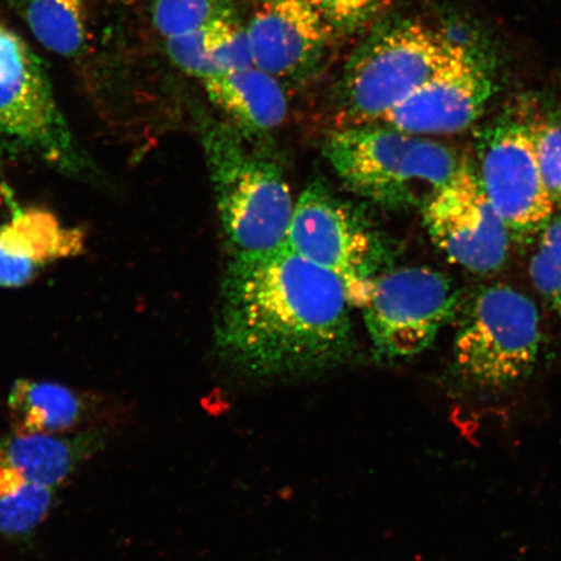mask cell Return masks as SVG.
<instances>
[{
	"label": "cell",
	"instance_id": "1",
	"mask_svg": "<svg viewBox=\"0 0 561 561\" xmlns=\"http://www.w3.org/2000/svg\"><path fill=\"white\" fill-rule=\"evenodd\" d=\"M351 306L339 277L287 244L231 257L216 345L224 359L257 377L321 374L356 354Z\"/></svg>",
	"mask_w": 561,
	"mask_h": 561
},
{
	"label": "cell",
	"instance_id": "2",
	"mask_svg": "<svg viewBox=\"0 0 561 561\" xmlns=\"http://www.w3.org/2000/svg\"><path fill=\"white\" fill-rule=\"evenodd\" d=\"M201 140L231 257L283 248L296 203L283 168L261 138L231 123L208 122Z\"/></svg>",
	"mask_w": 561,
	"mask_h": 561
},
{
	"label": "cell",
	"instance_id": "3",
	"mask_svg": "<svg viewBox=\"0 0 561 561\" xmlns=\"http://www.w3.org/2000/svg\"><path fill=\"white\" fill-rule=\"evenodd\" d=\"M468 31L398 19L377 27L343 73L340 105L348 126L378 124L450 60Z\"/></svg>",
	"mask_w": 561,
	"mask_h": 561
},
{
	"label": "cell",
	"instance_id": "4",
	"mask_svg": "<svg viewBox=\"0 0 561 561\" xmlns=\"http://www.w3.org/2000/svg\"><path fill=\"white\" fill-rule=\"evenodd\" d=\"M324 152L351 192L394 209L423 208L461 161L434 140L375 124L334 131Z\"/></svg>",
	"mask_w": 561,
	"mask_h": 561
},
{
	"label": "cell",
	"instance_id": "5",
	"mask_svg": "<svg viewBox=\"0 0 561 561\" xmlns=\"http://www.w3.org/2000/svg\"><path fill=\"white\" fill-rule=\"evenodd\" d=\"M539 345L535 301L507 285L485 287L462 314L454 345L455 376L474 390H508L531 374Z\"/></svg>",
	"mask_w": 561,
	"mask_h": 561
},
{
	"label": "cell",
	"instance_id": "6",
	"mask_svg": "<svg viewBox=\"0 0 561 561\" xmlns=\"http://www.w3.org/2000/svg\"><path fill=\"white\" fill-rule=\"evenodd\" d=\"M286 244L345 286L351 305L363 307L375 279L389 270V251L366 217L313 182L294 205Z\"/></svg>",
	"mask_w": 561,
	"mask_h": 561
},
{
	"label": "cell",
	"instance_id": "7",
	"mask_svg": "<svg viewBox=\"0 0 561 561\" xmlns=\"http://www.w3.org/2000/svg\"><path fill=\"white\" fill-rule=\"evenodd\" d=\"M456 307L458 291L444 273L404 266L382 272L362 308L375 354L392 362L430 348Z\"/></svg>",
	"mask_w": 561,
	"mask_h": 561
},
{
	"label": "cell",
	"instance_id": "8",
	"mask_svg": "<svg viewBox=\"0 0 561 561\" xmlns=\"http://www.w3.org/2000/svg\"><path fill=\"white\" fill-rule=\"evenodd\" d=\"M476 171L512 240L541 233L557 203L539 168L531 123L506 116L481 133Z\"/></svg>",
	"mask_w": 561,
	"mask_h": 561
},
{
	"label": "cell",
	"instance_id": "9",
	"mask_svg": "<svg viewBox=\"0 0 561 561\" xmlns=\"http://www.w3.org/2000/svg\"><path fill=\"white\" fill-rule=\"evenodd\" d=\"M496 83L494 51L479 35L468 31L438 73L378 124L415 136L460 133L481 116Z\"/></svg>",
	"mask_w": 561,
	"mask_h": 561
},
{
	"label": "cell",
	"instance_id": "10",
	"mask_svg": "<svg viewBox=\"0 0 561 561\" xmlns=\"http://www.w3.org/2000/svg\"><path fill=\"white\" fill-rule=\"evenodd\" d=\"M0 130L50 161L73 168L72 136L56 104L44 61L20 35L0 25Z\"/></svg>",
	"mask_w": 561,
	"mask_h": 561
},
{
	"label": "cell",
	"instance_id": "11",
	"mask_svg": "<svg viewBox=\"0 0 561 561\" xmlns=\"http://www.w3.org/2000/svg\"><path fill=\"white\" fill-rule=\"evenodd\" d=\"M427 233L450 262L476 273L506 263L512 237L483 191L474 164L465 159L423 207Z\"/></svg>",
	"mask_w": 561,
	"mask_h": 561
},
{
	"label": "cell",
	"instance_id": "12",
	"mask_svg": "<svg viewBox=\"0 0 561 561\" xmlns=\"http://www.w3.org/2000/svg\"><path fill=\"white\" fill-rule=\"evenodd\" d=\"M245 33L254 66L278 81L300 80L334 39L304 0H261Z\"/></svg>",
	"mask_w": 561,
	"mask_h": 561
},
{
	"label": "cell",
	"instance_id": "13",
	"mask_svg": "<svg viewBox=\"0 0 561 561\" xmlns=\"http://www.w3.org/2000/svg\"><path fill=\"white\" fill-rule=\"evenodd\" d=\"M82 230L62 226L46 209H20L0 227V286L21 287L31 283L48 264L79 255Z\"/></svg>",
	"mask_w": 561,
	"mask_h": 561
},
{
	"label": "cell",
	"instance_id": "14",
	"mask_svg": "<svg viewBox=\"0 0 561 561\" xmlns=\"http://www.w3.org/2000/svg\"><path fill=\"white\" fill-rule=\"evenodd\" d=\"M210 102L245 135L262 138L287 115V100L276 77L255 66L209 77L202 82Z\"/></svg>",
	"mask_w": 561,
	"mask_h": 561
},
{
	"label": "cell",
	"instance_id": "15",
	"mask_svg": "<svg viewBox=\"0 0 561 561\" xmlns=\"http://www.w3.org/2000/svg\"><path fill=\"white\" fill-rule=\"evenodd\" d=\"M104 444L103 431L73 436L18 434L0 437V461L27 481L58 490Z\"/></svg>",
	"mask_w": 561,
	"mask_h": 561
},
{
	"label": "cell",
	"instance_id": "16",
	"mask_svg": "<svg viewBox=\"0 0 561 561\" xmlns=\"http://www.w3.org/2000/svg\"><path fill=\"white\" fill-rule=\"evenodd\" d=\"M7 405L12 431L18 434L68 436L88 432L82 427L94 415V397L50 381L18 380Z\"/></svg>",
	"mask_w": 561,
	"mask_h": 561
},
{
	"label": "cell",
	"instance_id": "17",
	"mask_svg": "<svg viewBox=\"0 0 561 561\" xmlns=\"http://www.w3.org/2000/svg\"><path fill=\"white\" fill-rule=\"evenodd\" d=\"M13 9L42 46L76 58L85 51L88 31L83 0H12Z\"/></svg>",
	"mask_w": 561,
	"mask_h": 561
},
{
	"label": "cell",
	"instance_id": "18",
	"mask_svg": "<svg viewBox=\"0 0 561 561\" xmlns=\"http://www.w3.org/2000/svg\"><path fill=\"white\" fill-rule=\"evenodd\" d=\"M55 491L27 481L0 461V536L31 535L50 514Z\"/></svg>",
	"mask_w": 561,
	"mask_h": 561
},
{
	"label": "cell",
	"instance_id": "19",
	"mask_svg": "<svg viewBox=\"0 0 561 561\" xmlns=\"http://www.w3.org/2000/svg\"><path fill=\"white\" fill-rule=\"evenodd\" d=\"M152 23L164 41L198 32L231 16L227 0H149Z\"/></svg>",
	"mask_w": 561,
	"mask_h": 561
},
{
	"label": "cell",
	"instance_id": "20",
	"mask_svg": "<svg viewBox=\"0 0 561 561\" xmlns=\"http://www.w3.org/2000/svg\"><path fill=\"white\" fill-rule=\"evenodd\" d=\"M539 236L529 266L531 283L561 314V215H553Z\"/></svg>",
	"mask_w": 561,
	"mask_h": 561
},
{
	"label": "cell",
	"instance_id": "21",
	"mask_svg": "<svg viewBox=\"0 0 561 561\" xmlns=\"http://www.w3.org/2000/svg\"><path fill=\"white\" fill-rule=\"evenodd\" d=\"M203 35L217 75L254 66L245 27L238 24L233 16L213 21L203 30Z\"/></svg>",
	"mask_w": 561,
	"mask_h": 561
},
{
	"label": "cell",
	"instance_id": "22",
	"mask_svg": "<svg viewBox=\"0 0 561 561\" xmlns=\"http://www.w3.org/2000/svg\"><path fill=\"white\" fill-rule=\"evenodd\" d=\"M318 13L334 38L355 34L375 23L391 0H304Z\"/></svg>",
	"mask_w": 561,
	"mask_h": 561
},
{
	"label": "cell",
	"instance_id": "23",
	"mask_svg": "<svg viewBox=\"0 0 561 561\" xmlns=\"http://www.w3.org/2000/svg\"><path fill=\"white\" fill-rule=\"evenodd\" d=\"M531 129L546 186L559 205L561 201V117L531 123Z\"/></svg>",
	"mask_w": 561,
	"mask_h": 561
},
{
	"label": "cell",
	"instance_id": "24",
	"mask_svg": "<svg viewBox=\"0 0 561 561\" xmlns=\"http://www.w3.org/2000/svg\"><path fill=\"white\" fill-rule=\"evenodd\" d=\"M203 30L164 41L167 54L174 65L202 82L217 75L206 50Z\"/></svg>",
	"mask_w": 561,
	"mask_h": 561
},
{
	"label": "cell",
	"instance_id": "25",
	"mask_svg": "<svg viewBox=\"0 0 561 561\" xmlns=\"http://www.w3.org/2000/svg\"><path fill=\"white\" fill-rule=\"evenodd\" d=\"M0 202H2V188H0Z\"/></svg>",
	"mask_w": 561,
	"mask_h": 561
},
{
	"label": "cell",
	"instance_id": "26",
	"mask_svg": "<svg viewBox=\"0 0 561 561\" xmlns=\"http://www.w3.org/2000/svg\"><path fill=\"white\" fill-rule=\"evenodd\" d=\"M559 206L561 207V201H560V203H559Z\"/></svg>",
	"mask_w": 561,
	"mask_h": 561
}]
</instances>
